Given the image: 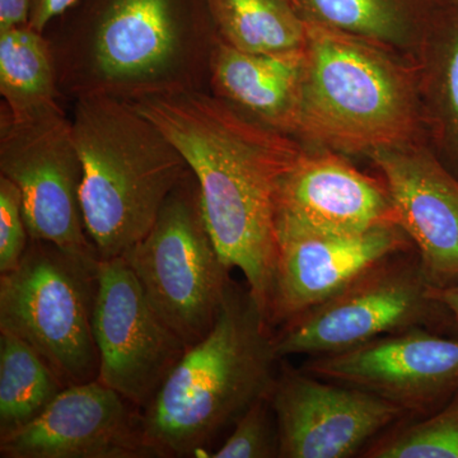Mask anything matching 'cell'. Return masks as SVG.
<instances>
[{
    "label": "cell",
    "mask_w": 458,
    "mask_h": 458,
    "mask_svg": "<svg viewBox=\"0 0 458 458\" xmlns=\"http://www.w3.org/2000/svg\"><path fill=\"white\" fill-rule=\"evenodd\" d=\"M443 2L448 3V2H458V0H443Z\"/></svg>",
    "instance_id": "cell-30"
},
{
    "label": "cell",
    "mask_w": 458,
    "mask_h": 458,
    "mask_svg": "<svg viewBox=\"0 0 458 458\" xmlns=\"http://www.w3.org/2000/svg\"><path fill=\"white\" fill-rule=\"evenodd\" d=\"M29 243L20 189L0 176V274L16 269Z\"/></svg>",
    "instance_id": "cell-25"
},
{
    "label": "cell",
    "mask_w": 458,
    "mask_h": 458,
    "mask_svg": "<svg viewBox=\"0 0 458 458\" xmlns=\"http://www.w3.org/2000/svg\"><path fill=\"white\" fill-rule=\"evenodd\" d=\"M429 295L442 307L445 315L450 316L452 321L458 327V284L448 286H429Z\"/></svg>",
    "instance_id": "cell-28"
},
{
    "label": "cell",
    "mask_w": 458,
    "mask_h": 458,
    "mask_svg": "<svg viewBox=\"0 0 458 458\" xmlns=\"http://www.w3.org/2000/svg\"><path fill=\"white\" fill-rule=\"evenodd\" d=\"M414 249L396 223L355 233H300L278 238V260L267 322L280 327L318 306L364 271Z\"/></svg>",
    "instance_id": "cell-14"
},
{
    "label": "cell",
    "mask_w": 458,
    "mask_h": 458,
    "mask_svg": "<svg viewBox=\"0 0 458 458\" xmlns=\"http://www.w3.org/2000/svg\"><path fill=\"white\" fill-rule=\"evenodd\" d=\"M269 397L282 458L355 456L408 415L377 394L319 378L286 363L280 366Z\"/></svg>",
    "instance_id": "cell-11"
},
{
    "label": "cell",
    "mask_w": 458,
    "mask_h": 458,
    "mask_svg": "<svg viewBox=\"0 0 458 458\" xmlns=\"http://www.w3.org/2000/svg\"><path fill=\"white\" fill-rule=\"evenodd\" d=\"M63 98L208 90L218 42L208 0H75L44 31Z\"/></svg>",
    "instance_id": "cell-2"
},
{
    "label": "cell",
    "mask_w": 458,
    "mask_h": 458,
    "mask_svg": "<svg viewBox=\"0 0 458 458\" xmlns=\"http://www.w3.org/2000/svg\"><path fill=\"white\" fill-rule=\"evenodd\" d=\"M396 223L385 182L331 152L303 149L280 180L276 236L355 233Z\"/></svg>",
    "instance_id": "cell-16"
},
{
    "label": "cell",
    "mask_w": 458,
    "mask_h": 458,
    "mask_svg": "<svg viewBox=\"0 0 458 458\" xmlns=\"http://www.w3.org/2000/svg\"><path fill=\"white\" fill-rule=\"evenodd\" d=\"M286 3L292 5L295 9V11L300 12V5H298V0H285Z\"/></svg>",
    "instance_id": "cell-29"
},
{
    "label": "cell",
    "mask_w": 458,
    "mask_h": 458,
    "mask_svg": "<svg viewBox=\"0 0 458 458\" xmlns=\"http://www.w3.org/2000/svg\"><path fill=\"white\" fill-rule=\"evenodd\" d=\"M430 92L443 138L458 158V2L448 3L434 35Z\"/></svg>",
    "instance_id": "cell-23"
},
{
    "label": "cell",
    "mask_w": 458,
    "mask_h": 458,
    "mask_svg": "<svg viewBox=\"0 0 458 458\" xmlns=\"http://www.w3.org/2000/svg\"><path fill=\"white\" fill-rule=\"evenodd\" d=\"M367 458H458V391L420 420L390 427L361 452Z\"/></svg>",
    "instance_id": "cell-22"
},
{
    "label": "cell",
    "mask_w": 458,
    "mask_h": 458,
    "mask_svg": "<svg viewBox=\"0 0 458 458\" xmlns=\"http://www.w3.org/2000/svg\"><path fill=\"white\" fill-rule=\"evenodd\" d=\"M218 38L245 53L302 49L306 20L285 0H208Z\"/></svg>",
    "instance_id": "cell-19"
},
{
    "label": "cell",
    "mask_w": 458,
    "mask_h": 458,
    "mask_svg": "<svg viewBox=\"0 0 458 458\" xmlns=\"http://www.w3.org/2000/svg\"><path fill=\"white\" fill-rule=\"evenodd\" d=\"M32 0H0V31L30 23Z\"/></svg>",
    "instance_id": "cell-27"
},
{
    "label": "cell",
    "mask_w": 458,
    "mask_h": 458,
    "mask_svg": "<svg viewBox=\"0 0 458 458\" xmlns=\"http://www.w3.org/2000/svg\"><path fill=\"white\" fill-rule=\"evenodd\" d=\"M304 68V47L245 53L219 38L208 90L267 128L291 135Z\"/></svg>",
    "instance_id": "cell-17"
},
{
    "label": "cell",
    "mask_w": 458,
    "mask_h": 458,
    "mask_svg": "<svg viewBox=\"0 0 458 458\" xmlns=\"http://www.w3.org/2000/svg\"><path fill=\"white\" fill-rule=\"evenodd\" d=\"M306 23L292 135L354 155L410 143L419 114L408 69L384 45L312 21Z\"/></svg>",
    "instance_id": "cell-5"
},
{
    "label": "cell",
    "mask_w": 458,
    "mask_h": 458,
    "mask_svg": "<svg viewBox=\"0 0 458 458\" xmlns=\"http://www.w3.org/2000/svg\"><path fill=\"white\" fill-rule=\"evenodd\" d=\"M2 458H159L143 412L98 379L68 386L40 417L0 438Z\"/></svg>",
    "instance_id": "cell-13"
},
{
    "label": "cell",
    "mask_w": 458,
    "mask_h": 458,
    "mask_svg": "<svg viewBox=\"0 0 458 458\" xmlns=\"http://www.w3.org/2000/svg\"><path fill=\"white\" fill-rule=\"evenodd\" d=\"M0 172L20 189L31 240L99 260L83 221L73 123L62 106L30 119H14L2 106Z\"/></svg>",
    "instance_id": "cell-9"
},
{
    "label": "cell",
    "mask_w": 458,
    "mask_h": 458,
    "mask_svg": "<svg viewBox=\"0 0 458 458\" xmlns=\"http://www.w3.org/2000/svg\"><path fill=\"white\" fill-rule=\"evenodd\" d=\"M384 176L394 221L411 240L433 286L458 284V180L424 148H385L369 156Z\"/></svg>",
    "instance_id": "cell-15"
},
{
    "label": "cell",
    "mask_w": 458,
    "mask_h": 458,
    "mask_svg": "<svg viewBox=\"0 0 458 458\" xmlns=\"http://www.w3.org/2000/svg\"><path fill=\"white\" fill-rule=\"evenodd\" d=\"M213 458L279 457V432L269 394L260 397L237 419Z\"/></svg>",
    "instance_id": "cell-24"
},
{
    "label": "cell",
    "mask_w": 458,
    "mask_h": 458,
    "mask_svg": "<svg viewBox=\"0 0 458 458\" xmlns=\"http://www.w3.org/2000/svg\"><path fill=\"white\" fill-rule=\"evenodd\" d=\"M417 251L379 261L324 302L280 327L274 346L292 355L333 354L388 334L430 327L445 315L429 295Z\"/></svg>",
    "instance_id": "cell-8"
},
{
    "label": "cell",
    "mask_w": 458,
    "mask_h": 458,
    "mask_svg": "<svg viewBox=\"0 0 458 458\" xmlns=\"http://www.w3.org/2000/svg\"><path fill=\"white\" fill-rule=\"evenodd\" d=\"M72 123L83 165L87 234L99 260L119 258L153 227L165 199L189 174L188 162L131 102L77 99Z\"/></svg>",
    "instance_id": "cell-4"
},
{
    "label": "cell",
    "mask_w": 458,
    "mask_h": 458,
    "mask_svg": "<svg viewBox=\"0 0 458 458\" xmlns=\"http://www.w3.org/2000/svg\"><path fill=\"white\" fill-rule=\"evenodd\" d=\"M98 264L30 238L16 269L0 274V331L32 346L66 387L98 378Z\"/></svg>",
    "instance_id": "cell-6"
},
{
    "label": "cell",
    "mask_w": 458,
    "mask_h": 458,
    "mask_svg": "<svg viewBox=\"0 0 458 458\" xmlns=\"http://www.w3.org/2000/svg\"><path fill=\"white\" fill-rule=\"evenodd\" d=\"M75 0H32L31 16L29 25L36 31L44 33L47 27L64 13Z\"/></svg>",
    "instance_id": "cell-26"
},
{
    "label": "cell",
    "mask_w": 458,
    "mask_h": 458,
    "mask_svg": "<svg viewBox=\"0 0 458 458\" xmlns=\"http://www.w3.org/2000/svg\"><path fill=\"white\" fill-rule=\"evenodd\" d=\"M180 150L200 188L204 219L229 270L240 269L267 319L276 260L280 180L303 152L291 135L192 90L135 102Z\"/></svg>",
    "instance_id": "cell-1"
},
{
    "label": "cell",
    "mask_w": 458,
    "mask_h": 458,
    "mask_svg": "<svg viewBox=\"0 0 458 458\" xmlns=\"http://www.w3.org/2000/svg\"><path fill=\"white\" fill-rule=\"evenodd\" d=\"M303 370L377 394L406 414L428 415L458 391V339L411 327L310 357Z\"/></svg>",
    "instance_id": "cell-12"
},
{
    "label": "cell",
    "mask_w": 458,
    "mask_h": 458,
    "mask_svg": "<svg viewBox=\"0 0 458 458\" xmlns=\"http://www.w3.org/2000/svg\"><path fill=\"white\" fill-rule=\"evenodd\" d=\"M2 106L14 119H30L60 107L49 41L30 25L0 31Z\"/></svg>",
    "instance_id": "cell-18"
},
{
    "label": "cell",
    "mask_w": 458,
    "mask_h": 458,
    "mask_svg": "<svg viewBox=\"0 0 458 458\" xmlns=\"http://www.w3.org/2000/svg\"><path fill=\"white\" fill-rule=\"evenodd\" d=\"M153 309L190 346L212 330L231 284L205 223L195 174L165 199L146 237L123 255Z\"/></svg>",
    "instance_id": "cell-7"
},
{
    "label": "cell",
    "mask_w": 458,
    "mask_h": 458,
    "mask_svg": "<svg viewBox=\"0 0 458 458\" xmlns=\"http://www.w3.org/2000/svg\"><path fill=\"white\" fill-rule=\"evenodd\" d=\"M92 327L98 381L143 411L188 345L159 318L123 256L99 260Z\"/></svg>",
    "instance_id": "cell-10"
},
{
    "label": "cell",
    "mask_w": 458,
    "mask_h": 458,
    "mask_svg": "<svg viewBox=\"0 0 458 458\" xmlns=\"http://www.w3.org/2000/svg\"><path fill=\"white\" fill-rule=\"evenodd\" d=\"M276 361L269 322L249 288L231 283L212 330L188 348L141 411L159 458L212 456L219 434L270 394Z\"/></svg>",
    "instance_id": "cell-3"
},
{
    "label": "cell",
    "mask_w": 458,
    "mask_h": 458,
    "mask_svg": "<svg viewBox=\"0 0 458 458\" xmlns=\"http://www.w3.org/2000/svg\"><path fill=\"white\" fill-rule=\"evenodd\" d=\"M301 16L379 45L403 47L414 35L405 0H298Z\"/></svg>",
    "instance_id": "cell-21"
},
{
    "label": "cell",
    "mask_w": 458,
    "mask_h": 458,
    "mask_svg": "<svg viewBox=\"0 0 458 458\" xmlns=\"http://www.w3.org/2000/svg\"><path fill=\"white\" fill-rule=\"evenodd\" d=\"M65 388L32 346L0 331V438L32 423Z\"/></svg>",
    "instance_id": "cell-20"
}]
</instances>
